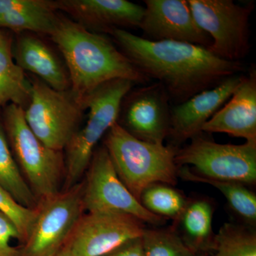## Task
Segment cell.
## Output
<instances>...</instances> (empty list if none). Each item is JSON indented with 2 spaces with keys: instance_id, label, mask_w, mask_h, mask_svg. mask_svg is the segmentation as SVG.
Segmentation results:
<instances>
[{
  "instance_id": "6da1fadb",
  "label": "cell",
  "mask_w": 256,
  "mask_h": 256,
  "mask_svg": "<svg viewBox=\"0 0 256 256\" xmlns=\"http://www.w3.org/2000/svg\"><path fill=\"white\" fill-rule=\"evenodd\" d=\"M109 34L120 50L146 76L162 86L174 105L244 70L242 62L222 60L198 45L150 41L121 28Z\"/></svg>"
},
{
  "instance_id": "7a4b0ae2",
  "label": "cell",
  "mask_w": 256,
  "mask_h": 256,
  "mask_svg": "<svg viewBox=\"0 0 256 256\" xmlns=\"http://www.w3.org/2000/svg\"><path fill=\"white\" fill-rule=\"evenodd\" d=\"M50 36L63 56L70 90L84 106L90 94L111 80L122 79L133 84L150 80L110 38L76 22L58 16Z\"/></svg>"
},
{
  "instance_id": "3957f363",
  "label": "cell",
  "mask_w": 256,
  "mask_h": 256,
  "mask_svg": "<svg viewBox=\"0 0 256 256\" xmlns=\"http://www.w3.org/2000/svg\"><path fill=\"white\" fill-rule=\"evenodd\" d=\"M106 134L105 148L118 176L139 201L142 192L152 184L173 186L178 182V148L140 140L118 122Z\"/></svg>"
},
{
  "instance_id": "277c9868",
  "label": "cell",
  "mask_w": 256,
  "mask_h": 256,
  "mask_svg": "<svg viewBox=\"0 0 256 256\" xmlns=\"http://www.w3.org/2000/svg\"><path fill=\"white\" fill-rule=\"evenodd\" d=\"M133 82L118 79L101 86L84 102L88 119L66 146V188L78 183L86 172L99 140L118 120L122 100L132 89Z\"/></svg>"
},
{
  "instance_id": "5b68a950",
  "label": "cell",
  "mask_w": 256,
  "mask_h": 256,
  "mask_svg": "<svg viewBox=\"0 0 256 256\" xmlns=\"http://www.w3.org/2000/svg\"><path fill=\"white\" fill-rule=\"evenodd\" d=\"M4 122L15 161L37 200L60 192V180L65 174L62 152L50 149L38 139L26 124L21 106H6Z\"/></svg>"
},
{
  "instance_id": "8992f818",
  "label": "cell",
  "mask_w": 256,
  "mask_h": 256,
  "mask_svg": "<svg viewBox=\"0 0 256 256\" xmlns=\"http://www.w3.org/2000/svg\"><path fill=\"white\" fill-rule=\"evenodd\" d=\"M30 82V101L24 109L26 124L44 144L62 152L78 129L85 107L70 90H55L36 77Z\"/></svg>"
},
{
  "instance_id": "52a82bcc",
  "label": "cell",
  "mask_w": 256,
  "mask_h": 256,
  "mask_svg": "<svg viewBox=\"0 0 256 256\" xmlns=\"http://www.w3.org/2000/svg\"><path fill=\"white\" fill-rule=\"evenodd\" d=\"M84 184L42 198L18 256H57L84 212Z\"/></svg>"
},
{
  "instance_id": "ba28073f",
  "label": "cell",
  "mask_w": 256,
  "mask_h": 256,
  "mask_svg": "<svg viewBox=\"0 0 256 256\" xmlns=\"http://www.w3.org/2000/svg\"><path fill=\"white\" fill-rule=\"evenodd\" d=\"M195 21L212 40L208 50L222 60L240 62L250 50L249 20L254 3L232 0H188Z\"/></svg>"
},
{
  "instance_id": "9c48e42d",
  "label": "cell",
  "mask_w": 256,
  "mask_h": 256,
  "mask_svg": "<svg viewBox=\"0 0 256 256\" xmlns=\"http://www.w3.org/2000/svg\"><path fill=\"white\" fill-rule=\"evenodd\" d=\"M175 161L178 165H192L197 174L210 180L246 186L256 182V143L220 144L198 134L188 146L178 149Z\"/></svg>"
},
{
  "instance_id": "30bf717a",
  "label": "cell",
  "mask_w": 256,
  "mask_h": 256,
  "mask_svg": "<svg viewBox=\"0 0 256 256\" xmlns=\"http://www.w3.org/2000/svg\"><path fill=\"white\" fill-rule=\"evenodd\" d=\"M84 184L82 202L88 212H116L146 223L162 224L164 218L142 206L120 180L105 146L94 151Z\"/></svg>"
},
{
  "instance_id": "8fae6325",
  "label": "cell",
  "mask_w": 256,
  "mask_h": 256,
  "mask_svg": "<svg viewBox=\"0 0 256 256\" xmlns=\"http://www.w3.org/2000/svg\"><path fill=\"white\" fill-rule=\"evenodd\" d=\"M143 222L116 212H88L79 218L63 252L69 256H104L142 236Z\"/></svg>"
},
{
  "instance_id": "7c38bea8",
  "label": "cell",
  "mask_w": 256,
  "mask_h": 256,
  "mask_svg": "<svg viewBox=\"0 0 256 256\" xmlns=\"http://www.w3.org/2000/svg\"><path fill=\"white\" fill-rule=\"evenodd\" d=\"M170 102L164 88L158 82L130 90L121 104V126L140 140L164 144L169 134Z\"/></svg>"
},
{
  "instance_id": "4fadbf2b",
  "label": "cell",
  "mask_w": 256,
  "mask_h": 256,
  "mask_svg": "<svg viewBox=\"0 0 256 256\" xmlns=\"http://www.w3.org/2000/svg\"><path fill=\"white\" fill-rule=\"evenodd\" d=\"M140 28L150 41L185 42L210 48L212 40L197 25L185 0H144Z\"/></svg>"
},
{
  "instance_id": "5bb4252c",
  "label": "cell",
  "mask_w": 256,
  "mask_h": 256,
  "mask_svg": "<svg viewBox=\"0 0 256 256\" xmlns=\"http://www.w3.org/2000/svg\"><path fill=\"white\" fill-rule=\"evenodd\" d=\"M244 75L236 74L218 85L171 107L169 134L180 144L200 134L207 121L229 100Z\"/></svg>"
},
{
  "instance_id": "9a60e30c",
  "label": "cell",
  "mask_w": 256,
  "mask_h": 256,
  "mask_svg": "<svg viewBox=\"0 0 256 256\" xmlns=\"http://www.w3.org/2000/svg\"><path fill=\"white\" fill-rule=\"evenodd\" d=\"M54 4L87 30L108 34L139 28L144 14L143 6L127 0H56Z\"/></svg>"
},
{
  "instance_id": "2e32d148",
  "label": "cell",
  "mask_w": 256,
  "mask_h": 256,
  "mask_svg": "<svg viewBox=\"0 0 256 256\" xmlns=\"http://www.w3.org/2000/svg\"><path fill=\"white\" fill-rule=\"evenodd\" d=\"M202 132L226 133L256 143V70L244 75L229 100L202 128Z\"/></svg>"
},
{
  "instance_id": "e0dca14e",
  "label": "cell",
  "mask_w": 256,
  "mask_h": 256,
  "mask_svg": "<svg viewBox=\"0 0 256 256\" xmlns=\"http://www.w3.org/2000/svg\"><path fill=\"white\" fill-rule=\"evenodd\" d=\"M13 56L18 66L36 76L48 86L60 92L70 90L65 64L41 38L28 32L18 37Z\"/></svg>"
},
{
  "instance_id": "ac0fdd59",
  "label": "cell",
  "mask_w": 256,
  "mask_h": 256,
  "mask_svg": "<svg viewBox=\"0 0 256 256\" xmlns=\"http://www.w3.org/2000/svg\"><path fill=\"white\" fill-rule=\"evenodd\" d=\"M54 1L0 0V28L50 35L58 16Z\"/></svg>"
},
{
  "instance_id": "d6986e66",
  "label": "cell",
  "mask_w": 256,
  "mask_h": 256,
  "mask_svg": "<svg viewBox=\"0 0 256 256\" xmlns=\"http://www.w3.org/2000/svg\"><path fill=\"white\" fill-rule=\"evenodd\" d=\"M214 207L206 198L188 200L182 213L176 220L180 224L183 242L196 254L212 248Z\"/></svg>"
},
{
  "instance_id": "ffe728a7",
  "label": "cell",
  "mask_w": 256,
  "mask_h": 256,
  "mask_svg": "<svg viewBox=\"0 0 256 256\" xmlns=\"http://www.w3.org/2000/svg\"><path fill=\"white\" fill-rule=\"evenodd\" d=\"M14 60L10 40L0 33V106L15 104L24 109L30 101L31 82Z\"/></svg>"
},
{
  "instance_id": "44dd1931",
  "label": "cell",
  "mask_w": 256,
  "mask_h": 256,
  "mask_svg": "<svg viewBox=\"0 0 256 256\" xmlns=\"http://www.w3.org/2000/svg\"><path fill=\"white\" fill-rule=\"evenodd\" d=\"M178 176L186 181L207 184L217 188L226 198L228 204L250 225L256 222V196L246 186L235 182L220 181L203 178L188 169V166L178 170Z\"/></svg>"
},
{
  "instance_id": "7402d4cb",
  "label": "cell",
  "mask_w": 256,
  "mask_h": 256,
  "mask_svg": "<svg viewBox=\"0 0 256 256\" xmlns=\"http://www.w3.org/2000/svg\"><path fill=\"white\" fill-rule=\"evenodd\" d=\"M0 186L4 188L20 204L35 208L38 200L24 178L12 156L8 138L0 126Z\"/></svg>"
},
{
  "instance_id": "603a6c76",
  "label": "cell",
  "mask_w": 256,
  "mask_h": 256,
  "mask_svg": "<svg viewBox=\"0 0 256 256\" xmlns=\"http://www.w3.org/2000/svg\"><path fill=\"white\" fill-rule=\"evenodd\" d=\"M140 201L153 214L176 220L182 213L188 200L172 186L154 184L142 192Z\"/></svg>"
},
{
  "instance_id": "cb8c5ba5",
  "label": "cell",
  "mask_w": 256,
  "mask_h": 256,
  "mask_svg": "<svg viewBox=\"0 0 256 256\" xmlns=\"http://www.w3.org/2000/svg\"><path fill=\"white\" fill-rule=\"evenodd\" d=\"M212 256H256V235L248 228L224 224L214 236Z\"/></svg>"
},
{
  "instance_id": "d4e9b609",
  "label": "cell",
  "mask_w": 256,
  "mask_h": 256,
  "mask_svg": "<svg viewBox=\"0 0 256 256\" xmlns=\"http://www.w3.org/2000/svg\"><path fill=\"white\" fill-rule=\"evenodd\" d=\"M141 238L144 256H195L174 228H144Z\"/></svg>"
},
{
  "instance_id": "484cf974",
  "label": "cell",
  "mask_w": 256,
  "mask_h": 256,
  "mask_svg": "<svg viewBox=\"0 0 256 256\" xmlns=\"http://www.w3.org/2000/svg\"><path fill=\"white\" fill-rule=\"evenodd\" d=\"M0 212L8 216L16 226L22 242L28 232L36 215V208H30L18 204L4 188L0 186Z\"/></svg>"
},
{
  "instance_id": "4316f807",
  "label": "cell",
  "mask_w": 256,
  "mask_h": 256,
  "mask_svg": "<svg viewBox=\"0 0 256 256\" xmlns=\"http://www.w3.org/2000/svg\"><path fill=\"white\" fill-rule=\"evenodd\" d=\"M12 238L21 240L15 224L0 212V256H18L20 250L10 245Z\"/></svg>"
},
{
  "instance_id": "83f0119b",
  "label": "cell",
  "mask_w": 256,
  "mask_h": 256,
  "mask_svg": "<svg viewBox=\"0 0 256 256\" xmlns=\"http://www.w3.org/2000/svg\"><path fill=\"white\" fill-rule=\"evenodd\" d=\"M104 256H144L142 238L132 239Z\"/></svg>"
},
{
  "instance_id": "f1b7e54d",
  "label": "cell",
  "mask_w": 256,
  "mask_h": 256,
  "mask_svg": "<svg viewBox=\"0 0 256 256\" xmlns=\"http://www.w3.org/2000/svg\"><path fill=\"white\" fill-rule=\"evenodd\" d=\"M57 256H69L68 255V254H66V252H63V250H62V252H60V254H58V255Z\"/></svg>"
},
{
  "instance_id": "f546056e",
  "label": "cell",
  "mask_w": 256,
  "mask_h": 256,
  "mask_svg": "<svg viewBox=\"0 0 256 256\" xmlns=\"http://www.w3.org/2000/svg\"></svg>"
}]
</instances>
